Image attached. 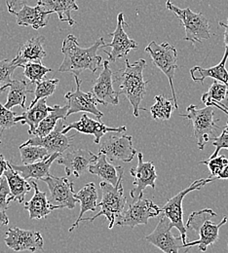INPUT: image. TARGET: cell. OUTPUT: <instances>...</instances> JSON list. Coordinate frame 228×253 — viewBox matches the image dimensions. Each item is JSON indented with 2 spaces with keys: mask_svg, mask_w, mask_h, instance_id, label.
Segmentation results:
<instances>
[{
  "mask_svg": "<svg viewBox=\"0 0 228 253\" xmlns=\"http://www.w3.org/2000/svg\"><path fill=\"white\" fill-rule=\"evenodd\" d=\"M105 47V42L102 37L98 38L94 45L89 48H81L77 38L73 34L65 37L62 53L64 61L59 67V72H69L73 76L79 77L84 70H90L93 74L102 66V59L97 54L98 49Z\"/></svg>",
  "mask_w": 228,
  "mask_h": 253,
  "instance_id": "6da1fadb",
  "label": "cell"
},
{
  "mask_svg": "<svg viewBox=\"0 0 228 253\" xmlns=\"http://www.w3.org/2000/svg\"><path fill=\"white\" fill-rule=\"evenodd\" d=\"M146 67V62L142 59L130 63L125 60V68L113 73V82L118 84L119 95H125L130 101L134 109V116H139V105L144 95H146V86L149 81L143 80V70Z\"/></svg>",
  "mask_w": 228,
  "mask_h": 253,
  "instance_id": "7a4b0ae2",
  "label": "cell"
},
{
  "mask_svg": "<svg viewBox=\"0 0 228 253\" xmlns=\"http://www.w3.org/2000/svg\"><path fill=\"white\" fill-rule=\"evenodd\" d=\"M216 216H218V214L211 209L192 212L188 217L185 227L187 230L192 229L199 235V239L194 242H187L182 245V248L188 249L191 247H198L200 252L205 253L208 247L215 245L220 237V229L228 221V217L225 216L222 221L215 223L211 220V218Z\"/></svg>",
  "mask_w": 228,
  "mask_h": 253,
  "instance_id": "3957f363",
  "label": "cell"
},
{
  "mask_svg": "<svg viewBox=\"0 0 228 253\" xmlns=\"http://www.w3.org/2000/svg\"><path fill=\"white\" fill-rule=\"evenodd\" d=\"M123 173L124 172H122L120 174L119 180H118L116 186H113L110 183H107L105 181H101L99 183V187L102 192L101 201L99 204H98V207L100 208L99 212L89 218L82 217L79 220V223L82 221L93 222L99 216L103 215L109 221L108 228L112 229L114 227L116 219L124 211V208L127 204V198L124 195V189H123V184H122Z\"/></svg>",
  "mask_w": 228,
  "mask_h": 253,
  "instance_id": "277c9868",
  "label": "cell"
},
{
  "mask_svg": "<svg viewBox=\"0 0 228 253\" xmlns=\"http://www.w3.org/2000/svg\"><path fill=\"white\" fill-rule=\"evenodd\" d=\"M166 7L179 18L181 26L184 28L185 36L183 40L189 41L195 46L197 43H202L203 40L211 38L209 21L202 13H194L190 8L181 9L170 0L167 1Z\"/></svg>",
  "mask_w": 228,
  "mask_h": 253,
  "instance_id": "5b68a950",
  "label": "cell"
},
{
  "mask_svg": "<svg viewBox=\"0 0 228 253\" xmlns=\"http://www.w3.org/2000/svg\"><path fill=\"white\" fill-rule=\"evenodd\" d=\"M186 110L187 114H181V116L188 119L192 123L196 143L199 149L203 150L205 145L211 140L212 135L216 133V129L219 127L217 123L220 119L214 118L215 110L213 106L199 108L192 104L189 105Z\"/></svg>",
  "mask_w": 228,
  "mask_h": 253,
  "instance_id": "8992f818",
  "label": "cell"
},
{
  "mask_svg": "<svg viewBox=\"0 0 228 253\" xmlns=\"http://www.w3.org/2000/svg\"><path fill=\"white\" fill-rule=\"evenodd\" d=\"M144 51L149 54L154 65L159 68L169 79L173 94L174 107L175 109H179L178 99L174 87L175 72L178 69V52L176 47L166 42L158 44L155 41H152L145 47Z\"/></svg>",
  "mask_w": 228,
  "mask_h": 253,
  "instance_id": "52a82bcc",
  "label": "cell"
},
{
  "mask_svg": "<svg viewBox=\"0 0 228 253\" xmlns=\"http://www.w3.org/2000/svg\"><path fill=\"white\" fill-rule=\"evenodd\" d=\"M213 181H215L213 177H208L206 179L200 178L198 180H195L187 188L182 190L175 197L171 198L161 208V212L163 213L164 216H166L171 221L173 227L179 230L183 245L187 243V229L183 223V211H182L183 199L190 192L200 190L206 184Z\"/></svg>",
  "mask_w": 228,
  "mask_h": 253,
  "instance_id": "ba28073f",
  "label": "cell"
},
{
  "mask_svg": "<svg viewBox=\"0 0 228 253\" xmlns=\"http://www.w3.org/2000/svg\"><path fill=\"white\" fill-rule=\"evenodd\" d=\"M161 213V208L147 199L134 201L127 211H124L116 219L114 226H128L135 228L138 225H147L148 219L156 217Z\"/></svg>",
  "mask_w": 228,
  "mask_h": 253,
  "instance_id": "9c48e42d",
  "label": "cell"
},
{
  "mask_svg": "<svg viewBox=\"0 0 228 253\" xmlns=\"http://www.w3.org/2000/svg\"><path fill=\"white\" fill-rule=\"evenodd\" d=\"M99 143V152L104 154L110 161L130 163L137 154V150L133 144V136L124 132L108 134Z\"/></svg>",
  "mask_w": 228,
  "mask_h": 253,
  "instance_id": "30bf717a",
  "label": "cell"
},
{
  "mask_svg": "<svg viewBox=\"0 0 228 253\" xmlns=\"http://www.w3.org/2000/svg\"><path fill=\"white\" fill-rule=\"evenodd\" d=\"M127 26L125 22V17L123 13H119L117 16V26L115 31L109 33V36L112 37V41L109 44H105V47H110L111 51L107 52L103 50V53L107 55L109 63H116L118 59L126 58L132 50L137 49L138 45L134 40L131 39L125 32L124 27Z\"/></svg>",
  "mask_w": 228,
  "mask_h": 253,
  "instance_id": "8fae6325",
  "label": "cell"
},
{
  "mask_svg": "<svg viewBox=\"0 0 228 253\" xmlns=\"http://www.w3.org/2000/svg\"><path fill=\"white\" fill-rule=\"evenodd\" d=\"M4 242L8 248L14 252L42 251L44 240L40 232L33 230H23L21 228H9L5 234Z\"/></svg>",
  "mask_w": 228,
  "mask_h": 253,
  "instance_id": "7c38bea8",
  "label": "cell"
},
{
  "mask_svg": "<svg viewBox=\"0 0 228 253\" xmlns=\"http://www.w3.org/2000/svg\"><path fill=\"white\" fill-rule=\"evenodd\" d=\"M131 175L135 178L134 187L131 190V198L136 201L142 198L147 187L155 189L157 173L153 162H144L142 153H137V165L130 169Z\"/></svg>",
  "mask_w": 228,
  "mask_h": 253,
  "instance_id": "4fadbf2b",
  "label": "cell"
},
{
  "mask_svg": "<svg viewBox=\"0 0 228 253\" xmlns=\"http://www.w3.org/2000/svg\"><path fill=\"white\" fill-rule=\"evenodd\" d=\"M74 80L76 83L75 91L68 92L65 95L68 106L66 117L78 112H88L93 114L99 120L101 117H103V113L97 108L98 101L95 95H93V93H85L81 91L80 86L82 84V80L79 77L74 76Z\"/></svg>",
  "mask_w": 228,
  "mask_h": 253,
  "instance_id": "5bb4252c",
  "label": "cell"
},
{
  "mask_svg": "<svg viewBox=\"0 0 228 253\" xmlns=\"http://www.w3.org/2000/svg\"><path fill=\"white\" fill-rule=\"evenodd\" d=\"M173 228L171 221L163 215L160 217L154 231L147 235L145 240L164 253H179L183 244L181 236L175 237L172 234Z\"/></svg>",
  "mask_w": 228,
  "mask_h": 253,
  "instance_id": "9a60e30c",
  "label": "cell"
},
{
  "mask_svg": "<svg viewBox=\"0 0 228 253\" xmlns=\"http://www.w3.org/2000/svg\"><path fill=\"white\" fill-rule=\"evenodd\" d=\"M51 193V204L60 206L62 209L73 210L77 200L74 198V184L67 177H56L49 175L43 179Z\"/></svg>",
  "mask_w": 228,
  "mask_h": 253,
  "instance_id": "2e32d148",
  "label": "cell"
},
{
  "mask_svg": "<svg viewBox=\"0 0 228 253\" xmlns=\"http://www.w3.org/2000/svg\"><path fill=\"white\" fill-rule=\"evenodd\" d=\"M65 122L64 120H60L57 126H55V128L49 134L43 137H39V136L31 137L29 140L23 143L22 146L36 145V146H41L45 148L49 152V154H54V153L63 154L70 146L72 139L74 138V136H67L65 133L62 132L63 128L65 126Z\"/></svg>",
  "mask_w": 228,
  "mask_h": 253,
  "instance_id": "e0dca14e",
  "label": "cell"
},
{
  "mask_svg": "<svg viewBox=\"0 0 228 253\" xmlns=\"http://www.w3.org/2000/svg\"><path fill=\"white\" fill-rule=\"evenodd\" d=\"M96 159L97 155L90 150L78 148L65 154H61L57 160V163L65 167L67 176L74 175L76 178H79L88 171L89 166L94 163Z\"/></svg>",
  "mask_w": 228,
  "mask_h": 253,
  "instance_id": "ac0fdd59",
  "label": "cell"
},
{
  "mask_svg": "<svg viewBox=\"0 0 228 253\" xmlns=\"http://www.w3.org/2000/svg\"><path fill=\"white\" fill-rule=\"evenodd\" d=\"M93 95L98 103L103 105H118L119 94L113 89V72L109 67V62L102 63V70L93 85Z\"/></svg>",
  "mask_w": 228,
  "mask_h": 253,
  "instance_id": "d6986e66",
  "label": "cell"
},
{
  "mask_svg": "<svg viewBox=\"0 0 228 253\" xmlns=\"http://www.w3.org/2000/svg\"><path fill=\"white\" fill-rule=\"evenodd\" d=\"M71 129H75L76 131H78L80 133L94 135V142L96 144H99L101 138L107 132H125L127 127L125 126H119V127H111V126H106L103 123L99 122L98 120L91 119L90 117H88L87 114H84V115H82V117L79 121L65 126L63 128L62 132L66 134Z\"/></svg>",
  "mask_w": 228,
  "mask_h": 253,
  "instance_id": "ffe728a7",
  "label": "cell"
},
{
  "mask_svg": "<svg viewBox=\"0 0 228 253\" xmlns=\"http://www.w3.org/2000/svg\"><path fill=\"white\" fill-rule=\"evenodd\" d=\"M52 14L54 13L45 10L39 4L34 7H31L27 4H22L21 9L13 13V15H15L17 18L18 26L32 27L35 31L46 27Z\"/></svg>",
  "mask_w": 228,
  "mask_h": 253,
  "instance_id": "44dd1931",
  "label": "cell"
},
{
  "mask_svg": "<svg viewBox=\"0 0 228 253\" xmlns=\"http://www.w3.org/2000/svg\"><path fill=\"white\" fill-rule=\"evenodd\" d=\"M45 37L40 35L33 37L22 44L19 48L18 55L13 61L18 67H23L27 63H41L46 57V52L44 50Z\"/></svg>",
  "mask_w": 228,
  "mask_h": 253,
  "instance_id": "7402d4cb",
  "label": "cell"
},
{
  "mask_svg": "<svg viewBox=\"0 0 228 253\" xmlns=\"http://www.w3.org/2000/svg\"><path fill=\"white\" fill-rule=\"evenodd\" d=\"M31 184L34 189V195L28 203H25L24 206L25 210L29 211L31 219H44L53 211L62 209L60 206L51 204L47 199L46 193L41 192L34 181H32Z\"/></svg>",
  "mask_w": 228,
  "mask_h": 253,
  "instance_id": "603a6c76",
  "label": "cell"
},
{
  "mask_svg": "<svg viewBox=\"0 0 228 253\" xmlns=\"http://www.w3.org/2000/svg\"><path fill=\"white\" fill-rule=\"evenodd\" d=\"M3 176L6 178L10 188L8 202H17L19 204H23L25 202L26 195L33 188L32 184L23 178L18 171L12 169L10 162H7V169L4 171Z\"/></svg>",
  "mask_w": 228,
  "mask_h": 253,
  "instance_id": "cb8c5ba5",
  "label": "cell"
},
{
  "mask_svg": "<svg viewBox=\"0 0 228 253\" xmlns=\"http://www.w3.org/2000/svg\"><path fill=\"white\" fill-rule=\"evenodd\" d=\"M88 170L92 174L98 175L102 181L110 183L113 186H116L120 174L124 172V169L122 167H116L109 163L106 156L101 152L97 155L96 161L89 166Z\"/></svg>",
  "mask_w": 228,
  "mask_h": 253,
  "instance_id": "d4e9b609",
  "label": "cell"
},
{
  "mask_svg": "<svg viewBox=\"0 0 228 253\" xmlns=\"http://www.w3.org/2000/svg\"><path fill=\"white\" fill-rule=\"evenodd\" d=\"M60 156V153H54L49 158L30 165H16L12 163H10V165L12 169L18 171L26 180L30 178L41 180L50 175V168L52 164Z\"/></svg>",
  "mask_w": 228,
  "mask_h": 253,
  "instance_id": "484cf974",
  "label": "cell"
},
{
  "mask_svg": "<svg viewBox=\"0 0 228 253\" xmlns=\"http://www.w3.org/2000/svg\"><path fill=\"white\" fill-rule=\"evenodd\" d=\"M228 59V48L226 49L225 55L221 63L213 67L203 68L201 66H194L190 69V76L193 81L203 83L206 78H213L217 81L224 83L228 87V71L227 70V62Z\"/></svg>",
  "mask_w": 228,
  "mask_h": 253,
  "instance_id": "4316f807",
  "label": "cell"
},
{
  "mask_svg": "<svg viewBox=\"0 0 228 253\" xmlns=\"http://www.w3.org/2000/svg\"><path fill=\"white\" fill-rule=\"evenodd\" d=\"M51 110L52 107L47 105V98H41L34 105L29 107L22 115L16 116L15 121L21 125H29V133L32 135L39 123Z\"/></svg>",
  "mask_w": 228,
  "mask_h": 253,
  "instance_id": "83f0119b",
  "label": "cell"
},
{
  "mask_svg": "<svg viewBox=\"0 0 228 253\" xmlns=\"http://www.w3.org/2000/svg\"><path fill=\"white\" fill-rule=\"evenodd\" d=\"M98 191L96 189V185L94 182L87 183L82 189L74 194V198L77 200L78 203H80L81 209L77 220L72 224V226L68 230L69 233H71L78 227L79 220L87 211H96V209L98 207Z\"/></svg>",
  "mask_w": 228,
  "mask_h": 253,
  "instance_id": "f1b7e54d",
  "label": "cell"
},
{
  "mask_svg": "<svg viewBox=\"0 0 228 253\" xmlns=\"http://www.w3.org/2000/svg\"><path fill=\"white\" fill-rule=\"evenodd\" d=\"M37 4L45 10L56 13L61 22H66L69 26H73L75 21L72 19L71 12L77 11L78 5L76 0H36Z\"/></svg>",
  "mask_w": 228,
  "mask_h": 253,
  "instance_id": "f546056e",
  "label": "cell"
},
{
  "mask_svg": "<svg viewBox=\"0 0 228 253\" xmlns=\"http://www.w3.org/2000/svg\"><path fill=\"white\" fill-rule=\"evenodd\" d=\"M67 110H68L67 104L65 106H60V105L53 106L52 110L39 123V125L35 128V130L33 131L32 135L43 137V136L49 134L55 128V126H57V124L60 120L66 121Z\"/></svg>",
  "mask_w": 228,
  "mask_h": 253,
  "instance_id": "4dcf8cb0",
  "label": "cell"
},
{
  "mask_svg": "<svg viewBox=\"0 0 228 253\" xmlns=\"http://www.w3.org/2000/svg\"><path fill=\"white\" fill-rule=\"evenodd\" d=\"M9 87L10 90L4 106L10 110L17 105L26 109L27 95L30 93H33V90L29 88V84L25 80H13Z\"/></svg>",
  "mask_w": 228,
  "mask_h": 253,
  "instance_id": "1f68e13d",
  "label": "cell"
},
{
  "mask_svg": "<svg viewBox=\"0 0 228 253\" xmlns=\"http://www.w3.org/2000/svg\"><path fill=\"white\" fill-rule=\"evenodd\" d=\"M155 103L150 107V113L156 121H168L174 109L173 99H167L163 95H155Z\"/></svg>",
  "mask_w": 228,
  "mask_h": 253,
  "instance_id": "d6a6232c",
  "label": "cell"
},
{
  "mask_svg": "<svg viewBox=\"0 0 228 253\" xmlns=\"http://www.w3.org/2000/svg\"><path fill=\"white\" fill-rule=\"evenodd\" d=\"M20 153H21V159L23 162V165H30L36 162L43 161L45 159L49 158L52 154H49V152L41 147L36 145H26L19 147Z\"/></svg>",
  "mask_w": 228,
  "mask_h": 253,
  "instance_id": "836d02e7",
  "label": "cell"
},
{
  "mask_svg": "<svg viewBox=\"0 0 228 253\" xmlns=\"http://www.w3.org/2000/svg\"><path fill=\"white\" fill-rule=\"evenodd\" d=\"M59 79L54 78V79H49V80H45V81H40L35 83L36 87L35 90L33 91L34 94V99L33 102L31 103L30 107L34 105L39 99L41 98H47L48 96L53 95L58 84H59Z\"/></svg>",
  "mask_w": 228,
  "mask_h": 253,
  "instance_id": "e575fe53",
  "label": "cell"
},
{
  "mask_svg": "<svg viewBox=\"0 0 228 253\" xmlns=\"http://www.w3.org/2000/svg\"><path fill=\"white\" fill-rule=\"evenodd\" d=\"M23 68H24V75L33 84L42 81L44 76L47 73L52 71L51 68L46 67L41 63H27L24 64Z\"/></svg>",
  "mask_w": 228,
  "mask_h": 253,
  "instance_id": "d590c367",
  "label": "cell"
},
{
  "mask_svg": "<svg viewBox=\"0 0 228 253\" xmlns=\"http://www.w3.org/2000/svg\"><path fill=\"white\" fill-rule=\"evenodd\" d=\"M228 96V87L220 82L214 81L207 93L202 95V101L205 103L208 100H214L216 102H222Z\"/></svg>",
  "mask_w": 228,
  "mask_h": 253,
  "instance_id": "8d00e7d4",
  "label": "cell"
},
{
  "mask_svg": "<svg viewBox=\"0 0 228 253\" xmlns=\"http://www.w3.org/2000/svg\"><path fill=\"white\" fill-rule=\"evenodd\" d=\"M18 66L10 60L0 61V87H9L13 81V73Z\"/></svg>",
  "mask_w": 228,
  "mask_h": 253,
  "instance_id": "74e56055",
  "label": "cell"
},
{
  "mask_svg": "<svg viewBox=\"0 0 228 253\" xmlns=\"http://www.w3.org/2000/svg\"><path fill=\"white\" fill-rule=\"evenodd\" d=\"M200 164L202 165H206L210 171H211V175L210 177H213L215 180L216 177L218 176V174L223 170V169L228 164V159L225 155H218L217 157L212 159H208L205 161H201Z\"/></svg>",
  "mask_w": 228,
  "mask_h": 253,
  "instance_id": "f35d334b",
  "label": "cell"
},
{
  "mask_svg": "<svg viewBox=\"0 0 228 253\" xmlns=\"http://www.w3.org/2000/svg\"><path fill=\"white\" fill-rule=\"evenodd\" d=\"M16 116H17L16 112H13L10 109H7L4 105H2L0 103V127H1V132H3L7 128H10V127L17 125V122L15 121Z\"/></svg>",
  "mask_w": 228,
  "mask_h": 253,
  "instance_id": "ab89813d",
  "label": "cell"
},
{
  "mask_svg": "<svg viewBox=\"0 0 228 253\" xmlns=\"http://www.w3.org/2000/svg\"><path fill=\"white\" fill-rule=\"evenodd\" d=\"M10 196V188L6 178H0V211L5 212L9 209L8 198Z\"/></svg>",
  "mask_w": 228,
  "mask_h": 253,
  "instance_id": "60d3db41",
  "label": "cell"
},
{
  "mask_svg": "<svg viewBox=\"0 0 228 253\" xmlns=\"http://www.w3.org/2000/svg\"><path fill=\"white\" fill-rule=\"evenodd\" d=\"M212 140H213V145L216 147V150L209 159L217 157L222 149L228 150V133L226 131V129H224L219 136L214 137Z\"/></svg>",
  "mask_w": 228,
  "mask_h": 253,
  "instance_id": "b9f144b4",
  "label": "cell"
},
{
  "mask_svg": "<svg viewBox=\"0 0 228 253\" xmlns=\"http://www.w3.org/2000/svg\"><path fill=\"white\" fill-rule=\"evenodd\" d=\"M5 1H6L8 11L11 14H13L16 11L17 7L22 6V4L24 2V0H5Z\"/></svg>",
  "mask_w": 228,
  "mask_h": 253,
  "instance_id": "7bdbcfd3",
  "label": "cell"
},
{
  "mask_svg": "<svg viewBox=\"0 0 228 253\" xmlns=\"http://www.w3.org/2000/svg\"><path fill=\"white\" fill-rule=\"evenodd\" d=\"M205 104L207 106H213V107H217L219 109H221L223 112H225L228 116V106L225 105L223 102H216L214 100H208L205 102Z\"/></svg>",
  "mask_w": 228,
  "mask_h": 253,
  "instance_id": "ee69618b",
  "label": "cell"
},
{
  "mask_svg": "<svg viewBox=\"0 0 228 253\" xmlns=\"http://www.w3.org/2000/svg\"><path fill=\"white\" fill-rule=\"evenodd\" d=\"M7 169V161L4 159L3 155H0V178L3 177L4 171Z\"/></svg>",
  "mask_w": 228,
  "mask_h": 253,
  "instance_id": "f6af8a7d",
  "label": "cell"
},
{
  "mask_svg": "<svg viewBox=\"0 0 228 253\" xmlns=\"http://www.w3.org/2000/svg\"><path fill=\"white\" fill-rule=\"evenodd\" d=\"M216 179H228V164L223 169V170L218 174Z\"/></svg>",
  "mask_w": 228,
  "mask_h": 253,
  "instance_id": "bcb514c9",
  "label": "cell"
},
{
  "mask_svg": "<svg viewBox=\"0 0 228 253\" xmlns=\"http://www.w3.org/2000/svg\"><path fill=\"white\" fill-rule=\"evenodd\" d=\"M219 25L223 28H225V44L227 46V48H228V24H224L223 22H220Z\"/></svg>",
  "mask_w": 228,
  "mask_h": 253,
  "instance_id": "7dc6e473",
  "label": "cell"
},
{
  "mask_svg": "<svg viewBox=\"0 0 228 253\" xmlns=\"http://www.w3.org/2000/svg\"><path fill=\"white\" fill-rule=\"evenodd\" d=\"M0 223H1L2 225H4V226H7V225L9 224V218H8V216L6 215L5 212H3V211H0Z\"/></svg>",
  "mask_w": 228,
  "mask_h": 253,
  "instance_id": "c3c4849f",
  "label": "cell"
},
{
  "mask_svg": "<svg viewBox=\"0 0 228 253\" xmlns=\"http://www.w3.org/2000/svg\"><path fill=\"white\" fill-rule=\"evenodd\" d=\"M6 88H7V87H0V95L3 94V92L6 90Z\"/></svg>",
  "mask_w": 228,
  "mask_h": 253,
  "instance_id": "681fc988",
  "label": "cell"
},
{
  "mask_svg": "<svg viewBox=\"0 0 228 253\" xmlns=\"http://www.w3.org/2000/svg\"><path fill=\"white\" fill-rule=\"evenodd\" d=\"M225 129H226V131H227V132L228 133V123H227V126H226V128H225Z\"/></svg>",
  "mask_w": 228,
  "mask_h": 253,
  "instance_id": "f907efd6",
  "label": "cell"
},
{
  "mask_svg": "<svg viewBox=\"0 0 228 253\" xmlns=\"http://www.w3.org/2000/svg\"><path fill=\"white\" fill-rule=\"evenodd\" d=\"M1 143H2V141H1V137H0V144H1Z\"/></svg>",
  "mask_w": 228,
  "mask_h": 253,
  "instance_id": "816d5d0a",
  "label": "cell"
}]
</instances>
